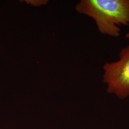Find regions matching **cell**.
Wrapping results in <instances>:
<instances>
[{
    "label": "cell",
    "instance_id": "1",
    "mask_svg": "<svg viewBox=\"0 0 129 129\" xmlns=\"http://www.w3.org/2000/svg\"><path fill=\"white\" fill-rule=\"evenodd\" d=\"M76 10L93 19L99 31L111 37H119V26L129 25V0H82Z\"/></svg>",
    "mask_w": 129,
    "mask_h": 129
},
{
    "label": "cell",
    "instance_id": "2",
    "mask_svg": "<svg viewBox=\"0 0 129 129\" xmlns=\"http://www.w3.org/2000/svg\"><path fill=\"white\" fill-rule=\"evenodd\" d=\"M103 69V81L108 85L107 92L121 99L129 96V45L121 49L119 60L106 63Z\"/></svg>",
    "mask_w": 129,
    "mask_h": 129
},
{
    "label": "cell",
    "instance_id": "3",
    "mask_svg": "<svg viewBox=\"0 0 129 129\" xmlns=\"http://www.w3.org/2000/svg\"><path fill=\"white\" fill-rule=\"evenodd\" d=\"M125 37L127 38H128L129 39V32L126 35H125Z\"/></svg>",
    "mask_w": 129,
    "mask_h": 129
}]
</instances>
